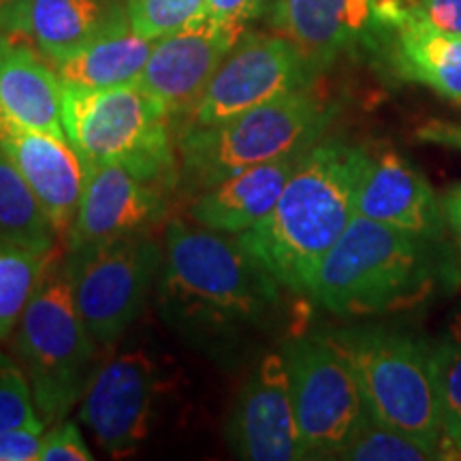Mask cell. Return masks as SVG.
<instances>
[{"label":"cell","instance_id":"f1b7e54d","mask_svg":"<svg viewBox=\"0 0 461 461\" xmlns=\"http://www.w3.org/2000/svg\"><path fill=\"white\" fill-rule=\"evenodd\" d=\"M95 455L90 453L84 436L79 434L77 425L71 420H58L43 438L39 461H92Z\"/></svg>","mask_w":461,"mask_h":461},{"label":"cell","instance_id":"2e32d148","mask_svg":"<svg viewBox=\"0 0 461 461\" xmlns=\"http://www.w3.org/2000/svg\"><path fill=\"white\" fill-rule=\"evenodd\" d=\"M0 149L37 194L56 233H68L88 176V165L77 149L68 140L15 122L3 109Z\"/></svg>","mask_w":461,"mask_h":461},{"label":"cell","instance_id":"277c9868","mask_svg":"<svg viewBox=\"0 0 461 461\" xmlns=\"http://www.w3.org/2000/svg\"><path fill=\"white\" fill-rule=\"evenodd\" d=\"M65 132L86 165H122L169 190L180 180L176 120L163 101L131 82L112 88H67Z\"/></svg>","mask_w":461,"mask_h":461},{"label":"cell","instance_id":"1f68e13d","mask_svg":"<svg viewBox=\"0 0 461 461\" xmlns=\"http://www.w3.org/2000/svg\"><path fill=\"white\" fill-rule=\"evenodd\" d=\"M414 5L434 26L461 34V0H414Z\"/></svg>","mask_w":461,"mask_h":461},{"label":"cell","instance_id":"9a60e30c","mask_svg":"<svg viewBox=\"0 0 461 461\" xmlns=\"http://www.w3.org/2000/svg\"><path fill=\"white\" fill-rule=\"evenodd\" d=\"M167 188L141 180L122 165H88L68 248L148 233L165 218Z\"/></svg>","mask_w":461,"mask_h":461},{"label":"cell","instance_id":"4316f807","mask_svg":"<svg viewBox=\"0 0 461 461\" xmlns=\"http://www.w3.org/2000/svg\"><path fill=\"white\" fill-rule=\"evenodd\" d=\"M124 9L135 32L158 41L207 15V0H126Z\"/></svg>","mask_w":461,"mask_h":461},{"label":"cell","instance_id":"8992f818","mask_svg":"<svg viewBox=\"0 0 461 461\" xmlns=\"http://www.w3.org/2000/svg\"><path fill=\"white\" fill-rule=\"evenodd\" d=\"M17 325V355L31 380L39 417L45 423L62 420L82 400L96 344L75 303L67 258L54 250Z\"/></svg>","mask_w":461,"mask_h":461},{"label":"cell","instance_id":"d4e9b609","mask_svg":"<svg viewBox=\"0 0 461 461\" xmlns=\"http://www.w3.org/2000/svg\"><path fill=\"white\" fill-rule=\"evenodd\" d=\"M431 376L442 436L457 445L461 438V322L440 344L431 346Z\"/></svg>","mask_w":461,"mask_h":461},{"label":"cell","instance_id":"5bb4252c","mask_svg":"<svg viewBox=\"0 0 461 461\" xmlns=\"http://www.w3.org/2000/svg\"><path fill=\"white\" fill-rule=\"evenodd\" d=\"M157 395V366L141 350L92 372L79 419L109 455H129L146 440Z\"/></svg>","mask_w":461,"mask_h":461},{"label":"cell","instance_id":"4dcf8cb0","mask_svg":"<svg viewBox=\"0 0 461 461\" xmlns=\"http://www.w3.org/2000/svg\"><path fill=\"white\" fill-rule=\"evenodd\" d=\"M269 0H207V14L229 24L244 26L263 14Z\"/></svg>","mask_w":461,"mask_h":461},{"label":"cell","instance_id":"ac0fdd59","mask_svg":"<svg viewBox=\"0 0 461 461\" xmlns=\"http://www.w3.org/2000/svg\"><path fill=\"white\" fill-rule=\"evenodd\" d=\"M305 152L248 167L230 173L212 186L197 190L188 210L190 218L194 224L235 238L246 233L272 214L282 190Z\"/></svg>","mask_w":461,"mask_h":461},{"label":"cell","instance_id":"f546056e","mask_svg":"<svg viewBox=\"0 0 461 461\" xmlns=\"http://www.w3.org/2000/svg\"><path fill=\"white\" fill-rule=\"evenodd\" d=\"M45 438V420L0 429V461L39 459Z\"/></svg>","mask_w":461,"mask_h":461},{"label":"cell","instance_id":"ffe728a7","mask_svg":"<svg viewBox=\"0 0 461 461\" xmlns=\"http://www.w3.org/2000/svg\"><path fill=\"white\" fill-rule=\"evenodd\" d=\"M126 17L118 0H22L9 24L22 28L48 60H56Z\"/></svg>","mask_w":461,"mask_h":461},{"label":"cell","instance_id":"9c48e42d","mask_svg":"<svg viewBox=\"0 0 461 461\" xmlns=\"http://www.w3.org/2000/svg\"><path fill=\"white\" fill-rule=\"evenodd\" d=\"M282 355L305 453L338 457L367 419L353 370L327 336L293 339Z\"/></svg>","mask_w":461,"mask_h":461},{"label":"cell","instance_id":"e0dca14e","mask_svg":"<svg viewBox=\"0 0 461 461\" xmlns=\"http://www.w3.org/2000/svg\"><path fill=\"white\" fill-rule=\"evenodd\" d=\"M357 214L419 238L440 240L442 207L420 173L395 149L366 154Z\"/></svg>","mask_w":461,"mask_h":461},{"label":"cell","instance_id":"836d02e7","mask_svg":"<svg viewBox=\"0 0 461 461\" xmlns=\"http://www.w3.org/2000/svg\"><path fill=\"white\" fill-rule=\"evenodd\" d=\"M447 218L455 229V233L461 238V186L447 199Z\"/></svg>","mask_w":461,"mask_h":461},{"label":"cell","instance_id":"d6a6232c","mask_svg":"<svg viewBox=\"0 0 461 461\" xmlns=\"http://www.w3.org/2000/svg\"><path fill=\"white\" fill-rule=\"evenodd\" d=\"M420 141L436 143V146L459 148L461 149V124L442 122V120H431L417 131Z\"/></svg>","mask_w":461,"mask_h":461},{"label":"cell","instance_id":"4fadbf2b","mask_svg":"<svg viewBox=\"0 0 461 461\" xmlns=\"http://www.w3.org/2000/svg\"><path fill=\"white\" fill-rule=\"evenodd\" d=\"M227 440L240 459L293 461L308 457L299 436L291 378L282 353L263 357L244 383L230 408Z\"/></svg>","mask_w":461,"mask_h":461},{"label":"cell","instance_id":"cb8c5ba5","mask_svg":"<svg viewBox=\"0 0 461 461\" xmlns=\"http://www.w3.org/2000/svg\"><path fill=\"white\" fill-rule=\"evenodd\" d=\"M51 252L0 244V339H5L22 319Z\"/></svg>","mask_w":461,"mask_h":461},{"label":"cell","instance_id":"5b68a950","mask_svg":"<svg viewBox=\"0 0 461 461\" xmlns=\"http://www.w3.org/2000/svg\"><path fill=\"white\" fill-rule=\"evenodd\" d=\"M333 115L336 107L302 88L221 124L177 129L180 180L203 190L235 171L305 152Z\"/></svg>","mask_w":461,"mask_h":461},{"label":"cell","instance_id":"ba28073f","mask_svg":"<svg viewBox=\"0 0 461 461\" xmlns=\"http://www.w3.org/2000/svg\"><path fill=\"white\" fill-rule=\"evenodd\" d=\"M75 303L96 346L124 336L163 269V250L148 233L67 250Z\"/></svg>","mask_w":461,"mask_h":461},{"label":"cell","instance_id":"3957f363","mask_svg":"<svg viewBox=\"0 0 461 461\" xmlns=\"http://www.w3.org/2000/svg\"><path fill=\"white\" fill-rule=\"evenodd\" d=\"M436 240L355 214L316 269L310 297L339 316H367L423 303L448 278Z\"/></svg>","mask_w":461,"mask_h":461},{"label":"cell","instance_id":"44dd1931","mask_svg":"<svg viewBox=\"0 0 461 461\" xmlns=\"http://www.w3.org/2000/svg\"><path fill=\"white\" fill-rule=\"evenodd\" d=\"M391 32L397 71L445 99L461 103V34L431 24L414 0H406Z\"/></svg>","mask_w":461,"mask_h":461},{"label":"cell","instance_id":"52a82bcc","mask_svg":"<svg viewBox=\"0 0 461 461\" xmlns=\"http://www.w3.org/2000/svg\"><path fill=\"white\" fill-rule=\"evenodd\" d=\"M327 338L353 370L367 417L438 451L442 423L431 346L384 327H357Z\"/></svg>","mask_w":461,"mask_h":461},{"label":"cell","instance_id":"d6986e66","mask_svg":"<svg viewBox=\"0 0 461 461\" xmlns=\"http://www.w3.org/2000/svg\"><path fill=\"white\" fill-rule=\"evenodd\" d=\"M0 109L28 129L67 140L65 86L17 34L0 37Z\"/></svg>","mask_w":461,"mask_h":461},{"label":"cell","instance_id":"7a4b0ae2","mask_svg":"<svg viewBox=\"0 0 461 461\" xmlns=\"http://www.w3.org/2000/svg\"><path fill=\"white\" fill-rule=\"evenodd\" d=\"M367 149L342 140L314 143L265 221L240 244L288 291L310 295L316 269L357 214Z\"/></svg>","mask_w":461,"mask_h":461},{"label":"cell","instance_id":"30bf717a","mask_svg":"<svg viewBox=\"0 0 461 461\" xmlns=\"http://www.w3.org/2000/svg\"><path fill=\"white\" fill-rule=\"evenodd\" d=\"M312 75L305 58L288 39L244 32L177 129L221 124L305 88Z\"/></svg>","mask_w":461,"mask_h":461},{"label":"cell","instance_id":"7c38bea8","mask_svg":"<svg viewBox=\"0 0 461 461\" xmlns=\"http://www.w3.org/2000/svg\"><path fill=\"white\" fill-rule=\"evenodd\" d=\"M403 0H276L272 26L312 71L391 31Z\"/></svg>","mask_w":461,"mask_h":461},{"label":"cell","instance_id":"83f0119b","mask_svg":"<svg viewBox=\"0 0 461 461\" xmlns=\"http://www.w3.org/2000/svg\"><path fill=\"white\" fill-rule=\"evenodd\" d=\"M37 420L43 419L39 417L26 370H22L7 353L0 350V429Z\"/></svg>","mask_w":461,"mask_h":461},{"label":"cell","instance_id":"7402d4cb","mask_svg":"<svg viewBox=\"0 0 461 461\" xmlns=\"http://www.w3.org/2000/svg\"><path fill=\"white\" fill-rule=\"evenodd\" d=\"M154 41L141 37L129 17L71 54L50 60L67 88H112L140 79Z\"/></svg>","mask_w":461,"mask_h":461},{"label":"cell","instance_id":"e575fe53","mask_svg":"<svg viewBox=\"0 0 461 461\" xmlns=\"http://www.w3.org/2000/svg\"><path fill=\"white\" fill-rule=\"evenodd\" d=\"M20 3L22 0H0V17L11 22V17H14L15 9L20 7Z\"/></svg>","mask_w":461,"mask_h":461},{"label":"cell","instance_id":"6da1fadb","mask_svg":"<svg viewBox=\"0 0 461 461\" xmlns=\"http://www.w3.org/2000/svg\"><path fill=\"white\" fill-rule=\"evenodd\" d=\"M278 286L235 235L182 221L167 224L158 305L182 336L216 342L258 325Z\"/></svg>","mask_w":461,"mask_h":461},{"label":"cell","instance_id":"d590c367","mask_svg":"<svg viewBox=\"0 0 461 461\" xmlns=\"http://www.w3.org/2000/svg\"><path fill=\"white\" fill-rule=\"evenodd\" d=\"M457 447H459V448H461V438H459V440H457Z\"/></svg>","mask_w":461,"mask_h":461},{"label":"cell","instance_id":"8fae6325","mask_svg":"<svg viewBox=\"0 0 461 461\" xmlns=\"http://www.w3.org/2000/svg\"><path fill=\"white\" fill-rule=\"evenodd\" d=\"M244 32V26L229 24L210 14L199 17L154 41L137 82L169 107L177 126L197 105L218 67Z\"/></svg>","mask_w":461,"mask_h":461},{"label":"cell","instance_id":"603a6c76","mask_svg":"<svg viewBox=\"0 0 461 461\" xmlns=\"http://www.w3.org/2000/svg\"><path fill=\"white\" fill-rule=\"evenodd\" d=\"M56 235L37 194L0 149V244L51 252Z\"/></svg>","mask_w":461,"mask_h":461},{"label":"cell","instance_id":"484cf974","mask_svg":"<svg viewBox=\"0 0 461 461\" xmlns=\"http://www.w3.org/2000/svg\"><path fill=\"white\" fill-rule=\"evenodd\" d=\"M436 448L395 429L383 428L367 417L353 440L338 453V457L353 461H423L436 457Z\"/></svg>","mask_w":461,"mask_h":461}]
</instances>
